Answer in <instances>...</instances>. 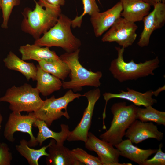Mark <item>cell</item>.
I'll return each instance as SVG.
<instances>
[{
  "label": "cell",
  "instance_id": "cell-1",
  "mask_svg": "<svg viewBox=\"0 0 165 165\" xmlns=\"http://www.w3.org/2000/svg\"><path fill=\"white\" fill-rule=\"evenodd\" d=\"M35 1L33 10L28 8L23 11L21 28L36 40L56 23L61 13V6L52 5L46 0Z\"/></svg>",
  "mask_w": 165,
  "mask_h": 165
},
{
  "label": "cell",
  "instance_id": "cell-2",
  "mask_svg": "<svg viewBox=\"0 0 165 165\" xmlns=\"http://www.w3.org/2000/svg\"><path fill=\"white\" fill-rule=\"evenodd\" d=\"M72 20L61 13L56 23L38 39L34 44L42 47L61 48L66 52L80 49L81 42L72 32Z\"/></svg>",
  "mask_w": 165,
  "mask_h": 165
},
{
  "label": "cell",
  "instance_id": "cell-3",
  "mask_svg": "<svg viewBox=\"0 0 165 165\" xmlns=\"http://www.w3.org/2000/svg\"><path fill=\"white\" fill-rule=\"evenodd\" d=\"M115 48L117 57L111 62L109 70L114 78L120 82L154 75L153 71L159 67L160 61L158 57L143 63H136L133 59L127 62L123 56L125 48L119 47Z\"/></svg>",
  "mask_w": 165,
  "mask_h": 165
},
{
  "label": "cell",
  "instance_id": "cell-4",
  "mask_svg": "<svg viewBox=\"0 0 165 165\" xmlns=\"http://www.w3.org/2000/svg\"><path fill=\"white\" fill-rule=\"evenodd\" d=\"M80 49L71 52H66L60 57L61 60L68 67L70 72L69 74L71 80L63 81L62 87L64 89H71L74 91L82 90L85 86H100V79L102 73L100 71L94 72L84 68L79 61Z\"/></svg>",
  "mask_w": 165,
  "mask_h": 165
},
{
  "label": "cell",
  "instance_id": "cell-5",
  "mask_svg": "<svg viewBox=\"0 0 165 165\" xmlns=\"http://www.w3.org/2000/svg\"><path fill=\"white\" fill-rule=\"evenodd\" d=\"M137 108L134 104L127 105L125 102L113 104L111 108L113 117L110 126L105 132L100 135V138L113 146L120 142L127 130L137 119Z\"/></svg>",
  "mask_w": 165,
  "mask_h": 165
},
{
  "label": "cell",
  "instance_id": "cell-6",
  "mask_svg": "<svg viewBox=\"0 0 165 165\" xmlns=\"http://www.w3.org/2000/svg\"><path fill=\"white\" fill-rule=\"evenodd\" d=\"M40 93L36 87L27 83L19 87L14 86L8 89L5 95L0 97V102L9 103V108L12 112H34L43 103Z\"/></svg>",
  "mask_w": 165,
  "mask_h": 165
},
{
  "label": "cell",
  "instance_id": "cell-7",
  "mask_svg": "<svg viewBox=\"0 0 165 165\" xmlns=\"http://www.w3.org/2000/svg\"><path fill=\"white\" fill-rule=\"evenodd\" d=\"M82 96L79 93H75L72 89L67 91L63 96L56 98L54 96L44 100L40 108L34 113L37 119L44 121L50 127L53 121L64 116L68 119L70 117L67 111L68 104L76 98Z\"/></svg>",
  "mask_w": 165,
  "mask_h": 165
},
{
  "label": "cell",
  "instance_id": "cell-8",
  "mask_svg": "<svg viewBox=\"0 0 165 165\" xmlns=\"http://www.w3.org/2000/svg\"><path fill=\"white\" fill-rule=\"evenodd\" d=\"M37 118L34 112L29 113L28 115H22L20 112H12L9 114L6 124L4 131L5 138L10 142H13L15 139L14 133L17 131L28 134L30 139L28 141L30 147H35L38 144L36 138L32 131V126Z\"/></svg>",
  "mask_w": 165,
  "mask_h": 165
},
{
  "label": "cell",
  "instance_id": "cell-9",
  "mask_svg": "<svg viewBox=\"0 0 165 165\" xmlns=\"http://www.w3.org/2000/svg\"><path fill=\"white\" fill-rule=\"evenodd\" d=\"M138 26L121 16L118 18L101 38L103 42H115L125 49L132 45L137 35Z\"/></svg>",
  "mask_w": 165,
  "mask_h": 165
},
{
  "label": "cell",
  "instance_id": "cell-10",
  "mask_svg": "<svg viewBox=\"0 0 165 165\" xmlns=\"http://www.w3.org/2000/svg\"><path fill=\"white\" fill-rule=\"evenodd\" d=\"M100 96L101 91L99 88L90 90L82 95V96L87 99V106L79 123L74 130L70 131L67 140L68 141H80L85 142L86 141L95 105Z\"/></svg>",
  "mask_w": 165,
  "mask_h": 165
},
{
  "label": "cell",
  "instance_id": "cell-11",
  "mask_svg": "<svg viewBox=\"0 0 165 165\" xmlns=\"http://www.w3.org/2000/svg\"><path fill=\"white\" fill-rule=\"evenodd\" d=\"M85 143L86 148L96 153L102 165H132L130 163H119V150L114 148L111 144L98 138L91 132H89Z\"/></svg>",
  "mask_w": 165,
  "mask_h": 165
},
{
  "label": "cell",
  "instance_id": "cell-12",
  "mask_svg": "<svg viewBox=\"0 0 165 165\" xmlns=\"http://www.w3.org/2000/svg\"><path fill=\"white\" fill-rule=\"evenodd\" d=\"M153 10L145 17L142 21L143 29L138 42L140 47L147 46L153 32L162 28L165 23V4L160 2L153 6Z\"/></svg>",
  "mask_w": 165,
  "mask_h": 165
},
{
  "label": "cell",
  "instance_id": "cell-13",
  "mask_svg": "<svg viewBox=\"0 0 165 165\" xmlns=\"http://www.w3.org/2000/svg\"><path fill=\"white\" fill-rule=\"evenodd\" d=\"M163 135L157 126L152 122H142L136 119L127 130L125 136L132 143L138 144L150 138L161 141Z\"/></svg>",
  "mask_w": 165,
  "mask_h": 165
},
{
  "label": "cell",
  "instance_id": "cell-14",
  "mask_svg": "<svg viewBox=\"0 0 165 165\" xmlns=\"http://www.w3.org/2000/svg\"><path fill=\"white\" fill-rule=\"evenodd\" d=\"M122 11V5L119 1L107 10L103 12H97L90 16V20L95 36L100 37L108 30L121 16Z\"/></svg>",
  "mask_w": 165,
  "mask_h": 165
},
{
  "label": "cell",
  "instance_id": "cell-15",
  "mask_svg": "<svg viewBox=\"0 0 165 165\" xmlns=\"http://www.w3.org/2000/svg\"><path fill=\"white\" fill-rule=\"evenodd\" d=\"M127 91L119 90L120 92L117 94L105 92L103 94L104 99L106 101L102 114L103 119H105L106 117V111L107 102L112 98L126 99L131 102L136 106H143L145 107L150 105L152 106L157 103V100L152 97L154 95V91L150 90L142 93L129 88H127Z\"/></svg>",
  "mask_w": 165,
  "mask_h": 165
},
{
  "label": "cell",
  "instance_id": "cell-16",
  "mask_svg": "<svg viewBox=\"0 0 165 165\" xmlns=\"http://www.w3.org/2000/svg\"><path fill=\"white\" fill-rule=\"evenodd\" d=\"M48 147V155L46 157L47 165H83L74 158L71 150L56 143L52 139Z\"/></svg>",
  "mask_w": 165,
  "mask_h": 165
},
{
  "label": "cell",
  "instance_id": "cell-17",
  "mask_svg": "<svg viewBox=\"0 0 165 165\" xmlns=\"http://www.w3.org/2000/svg\"><path fill=\"white\" fill-rule=\"evenodd\" d=\"M122 7L121 16L130 21H142L150 12L151 6L144 0H120Z\"/></svg>",
  "mask_w": 165,
  "mask_h": 165
},
{
  "label": "cell",
  "instance_id": "cell-18",
  "mask_svg": "<svg viewBox=\"0 0 165 165\" xmlns=\"http://www.w3.org/2000/svg\"><path fill=\"white\" fill-rule=\"evenodd\" d=\"M132 143L128 138L122 140L115 146L119 150L120 156L140 165H144L145 161L157 150V149H142L134 145Z\"/></svg>",
  "mask_w": 165,
  "mask_h": 165
},
{
  "label": "cell",
  "instance_id": "cell-19",
  "mask_svg": "<svg viewBox=\"0 0 165 165\" xmlns=\"http://www.w3.org/2000/svg\"><path fill=\"white\" fill-rule=\"evenodd\" d=\"M49 47H43L35 44H27L21 46L19 51L21 53V59L24 61L34 60L37 61H51L60 59L53 51Z\"/></svg>",
  "mask_w": 165,
  "mask_h": 165
},
{
  "label": "cell",
  "instance_id": "cell-20",
  "mask_svg": "<svg viewBox=\"0 0 165 165\" xmlns=\"http://www.w3.org/2000/svg\"><path fill=\"white\" fill-rule=\"evenodd\" d=\"M33 126L38 128V132L36 139L38 144H39L40 146L45 140L49 138L55 140L57 144L64 145L70 131L68 125L61 124V131L58 132H54L49 128L44 121L38 119L35 122Z\"/></svg>",
  "mask_w": 165,
  "mask_h": 165
},
{
  "label": "cell",
  "instance_id": "cell-21",
  "mask_svg": "<svg viewBox=\"0 0 165 165\" xmlns=\"http://www.w3.org/2000/svg\"><path fill=\"white\" fill-rule=\"evenodd\" d=\"M3 62L8 69L19 72L28 81L31 79L36 80L37 68L33 63L25 62L11 51L4 59Z\"/></svg>",
  "mask_w": 165,
  "mask_h": 165
},
{
  "label": "cell",
  "instance_id": "cell-22",
  "mask_svg": "<svg viewBox=\"0 0 165 165\" xmlns=\"http://www.w3.org/2000/svg\"><path fill=\"white\" fill-rule=\"evenodd\" d=\"M36 67V88L43 96H49L61 88L62 82L60 79L45 71L39 65Z\"/></svg>",
  "mask_w": 165,
  "mask_h": 165
},
{
  "label": "cell",
  "instance_id": "cell-23",
  "mask_svg": "<svg viewBox=\"0 0 165 165\" xmlns=\"http://www.w3.org/2000/svg\"><path fill=\"white\" fill-rule=\"evenodd\" d=\"M50 144L39 149L32 148L28 145V141L24 139H21L19 145L16 146L17 151L24 157L30 165H38V160L43 156L48 155L46 150L48 148Z\"/></svg>",
  "mask_w": 165,
  "mask_h": 165
},
{
  "label": "cell",
  "instance_id": "cell-24",
  "mask_svg": "<svg viewBox=\"0 0 165 165\" xmlns=\"http://www.w3.org/2000/svg\"><path fill=\"white\" fill-rule=\"evenodd\" d=\"M38 63V65L45 71L62 80H64L70 72L67 64L60 58L54 61H42Z\"/></svg>",
  "mask_w": 165,
  "mask_h": 165
},
{
  "label": "cell",
  "instance_id": "cell-25",
  "mask_svg": "<svg viewBox=\"0 0 165 165\" xmlns=\"http://www.w3.org/2000/svg\"><path fill=\"white\" fill-rule=\"evenodd\" d=\"M141 108L138 107L136 119L142 122H153L165 126V112L154 108L152 105Z\"/></svg>",
  "mask_w": 165,
  "mask_h": 165
},
{
  "label": "cell",
  "instance_id": "cell-26",
  "mask_svg": "<svg viewBox=\"0 0 165 165\" xmlns=\"http://www.w3.org/2000/svg\"><path fill=\"white\" fill-rule=\"evenodd\" d=\"M71 151L75 159L83 165H102L98 157L88 154L81 148L73 149Z\"/></svg>",
  "mask_w": 165,
  "mask_h": 165
},
{
  "label": "cell",
  "instance_id": "cell-27",
  "mask_svg": "<svg viewBox=\"0 0 165 165\" xmlns=\"http://www.w3.org/2000/svg\"><path fill=\"white\" fill-rule=\"evenodd\" d=\"M82 2L83 5V12L81 15L76 16L72 20V27L73 28L80 27L82 18L86 14L90 16L96 12H100L96 0H82Z\"/></svg>",
  "mask_w": 165,
  "mask_h": 165
},
{
  "label": "cell",
  "instance_id": "cell-28",
  "mask_svg": "<svg viewBox=\"0 0 165 165\" xmlns=\"http://www.w3.org/2000/svg\"><path fill=\"white\" fill-rule=\"evenodd\" d=\"M20 0H1V9L2 13L3 22L1 27L4 29L8 28V23L13 8L18 6Z\"/></svg>",
  "mask_w": 165,
  "mask_h": 165
},
{
  "label": "cell",
  "instance_id": "cell-29",
  "mask_svg": "<svg viewBox=\"0 0 165 165\" xmlns=\"http://www.w3.org/2000/svg\"><path fill=\"white\" fill-rule=\"evenodd\" d=\"M159 148L154 156L150 159H147L145 162L144 165H165V153L162 150L163 144L159 145Z\"/></svg>",
  "mask_w": 165,
  "mask_h": 165
},
{
  "label": "cell",
  "instance_id": "cell-30",
  "mask_svg": "<svg viewBox=\"0 0 165 165\" xmlns=\"http://www.w3.org/2000/svg\"><path fill=\"white\" fill-rule=\"evenodd\" d=\"M12 159L8 145L4 142L0 143V165H10Z\"/></svg>",
  "mask_w": 165,
  "mask_h": 165
},
{
  "label": "cell",
  "instance_id": "cell-31",
  "mask_svg": "<svg viewBox=\"0 0 165 165\" xmlns=\"http://www.w3.org/2000/svg\"><path fill=\"white\" fill-rule=\"evenodd\" d=\"M50 3L57 6H63L65 3L64 0H46Z\"/></svg>",
  "mask_w": 165,
  "mask_h": 165
},
{
  "label": "cell",
  "instance_id": "cell-32",
  "mask_svg": "<svg viewBox=\"0 0 165 165\" xmlns=\"http://www.w3.org/2000/svg\"><path fill=\"white\" fill-rule=\"evenodd\" d=\"M145 2L149 4L151 6L159 3H165V0H144Z\"/></svg>",
  "mask_w": 165,
  "mask_h": 165
},
{
  "label": "cell",
  "instance_id": "cell-33",
  "mask_svg": "<svg viewBox=\"0 0 165 165\" xmlns=\"http://www.w3.org/2000/svg\"><path fill=\"white\" fill-rule=\"evenodd\" d=\"M165 90V86L162 87H159L157 90L154 91V95L155 96H157L159 93L162 91L164 90Z\"/></svg>",
  "mask_w": 165,
  "mask_h": 165
},
{
  "label": "cell",
  "instance_id": "cell-34",
  "mask_svg": "<svg viewBox=\"0 0 165 165\" xmlns=\"http://www.w3.org/2000/svg\"><path fill=\"white\" fill-rule=\"evenodd\" d=\"M3 120V117L0 112V130L1 128V124Z\"/></svg>",
  "mask_w": 165,
  "mask_h": 165
},
{
  "label": "cell",
  "instance_id": "cell-35",
  "mask_svg": "<svg viewBox=\"0 0 165 165\" xmlns=\"http://www.w3.org/2000/svg\"><path fill=\"white\" fill-rule=\"evenodd\" d=\"M1 0H0V9H1Z\"/></svg>",
  "mask_w": 165,
  "mask_h": 165
},
{
  "label": "cell",
  "instance_id": "cell-36",
  "mask_svg": "<svg viewBox=\"0 0 165 165\" xmlns=\"http://www.w3.org/2000/svg\"><path fill=\"white\" fill-rule=\"evenodd\" d=\"M97 0L99 2H100V0Z\"/></svg>",
  "mask_w": 165,
  "mask_h": 165
}]
</instances>
